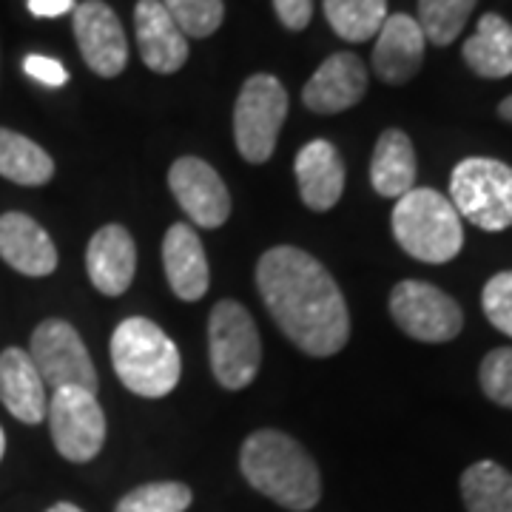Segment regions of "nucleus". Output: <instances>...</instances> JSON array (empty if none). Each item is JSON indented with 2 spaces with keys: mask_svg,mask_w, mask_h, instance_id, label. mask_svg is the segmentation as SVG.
<instances>
[{
  "mask_svg": "<svg viewBox=\"0 0 512 512\" xmlns=\"http://www.w3.org/2000/svg\"><path fill=\"white\" fill-rule=\"evenodd\" d=\"M256 288L282 333L308 356H333L348 345V302L333 276L293 245L265 251L256 265Z\"/></svg>",
  "mask_w": 512,
  "mask_h": 512,
  "instance_id": "nucleus-1",
  "label": "nucleus"
},
{
  "mask_svg": "<svg viewBox=\"0 0 512 512\" xmlns=\"http://www.w3.org/2000/svg\"><path fill=\"white\" fill-rule=\"evenodd\" d=\"M239 470L256 493L279 507L308 512L322 498V476L311 453L282 430H256L239 450Z\"/></svg>",
  "mask_w": 512,
  "mask_h": 512,
  "instance_id": "nucleus-2",
  "label": "nucleus"
},
{
  "mask_svg": "<svg viewBox=\"0 0 512 512\" xmlns=\"http://www.w3.org/2000/svg\"><path fill=\"white\" fill-rule=\"evenodd\" d=\"M111 365L120 382L143 399L168 396L183 373L177 345L143 316H131L117 325L111 336Z\"/></svg>",
  "mask_w": 512,
  "mask_h": 512,
  "instance_id": "nucleus-3",
  "label": "nucleus"
},
{
  "mask_svg": "<svg viewBox=\"0 0 512 512\" xmlns=\"http://www.w3.org/2000/svg\"><path fill=\"white\" fill-rule=\"evenodd\" d=\"M393 237L410 254L427 265H444L461 254L464 231L453 202L433 188H413L399 197L393 208Z\"/></svg>",
  "mask_w": 512,
  "mask_h": 512,
  "instance_id": "nucleus-4",
  "label": "nucleus"
},
{
  "mask_svg": "<svg viewBox=\"0 0 512 512\" xmlns=\"http://www.w3.org/2000/svg\"><path fill=\"white\" fill-rule=\"evenodd\" d=\"M450 202L458 217L481 231H507L512 225V168L490 157H467L453 168Z\"/></svg>",
  "mask_w": 512,
  "mask_h": 512,
  "instance_id": "nucleus-5",
  "label": "nucleus"
},
{
  "mask_svg": "<svg viewBox=\"0 0 512 512\" xmlns=\"http://www.w3.org/2000/svg\"><path fill=\"white\" fill-rule=\"evenodd\" d=\"M208 356L211 370L225 390H242L259 373V330L254 316L234 299L217 302L208 316Z\"/></svg>",
  "mask_w": 512,
  "mask_h": 512,
  "instance_id": "nucleus-6",
  "label": "nucleus"
},
{
  "mask_svg": "<svg viewBox=\"0 0 512 512\" xmlns=\"http://www.w3.org/2000/svg\"><path fill=\"white\" fill-rule=\"evenodd\" d=\"M285 117L288 92L274 74L248 77L234 106V140L239 154L254 165L268 163Z\"/></svg>",
  "mask_w": 512,
  "mask_h": 512,
  "instance_id": "nucleus-7",
  "label": "nucleus"
},
{
  "mask_svg": "<svg viewBox=\"0 0 512 512\" xmlns=\"http://www.w3.org/2000/svg\"><path fill=\"white\" fill-rule=\"evenodd\" d=\"M390 316L407 336L427 345L450 342L464 328V313L456 299L419 279H404L393 288Z\"/></svg>",
  "mask_w": 512,
  "mask_h": 512,
  "instance_id": "nucleus-8",
  "label": "nucleus"
},
{
  "mask_svg": "<svg viewBox=\"0 0 512 512\" xmlns=\"http://www.w3.org/2000/svg\"><path fill=\"white\" fill-rule=\"evenodd\" d=\"M29 356L43 384H49L52 390L80 387V390L97 393V367L80 333L69 322L63 319L40 322L32 333Z\"/></svg>",
  "mask_w": 512,
  "mask_h": 512,
  "instance_id": "nucleus-9",
  "label": "nucleus"
},
{
  "mask_svg": "<svg viewBox=\"0 0 512 512\" xmlns=\"http://www.w3.org/2000/svg\"><path fill=\"white\" fill-rule=\"evenodd\" d=\"M46 416H49L57 453L66 461L86 464L103 450L106 416L97 396L89 390H80V387L55 390L52 402L46 407Z\"/></svg>",
  "mask_w": 512,
  "mask_h": 512,
  "instance_id": "nucleus-10",
  "label": "nucleus"
},
{
  "mask_svg": "<svg viewBox=\"0 0 512 512\" xmlns=\"http://www.w3.org/2000/svg\"><path fill=\"white\" fill-rule=\"evenodd\" d=\"M74 37L86 66L100 77H117L128 63L123 23L103 0H83L74 6Z\"/></svg>",
  "mask_w": 512,
  "mask_h": 512,
  "instance_id": "nucleus-11",
  "label": "nucleus"
},
{
  "mask_svg": "<svg viewBox=\"0 0 512 512\" xmlns=\"http://www.w3.org/2000/svg\"><path fill=\"white\" fill-rule=\"evenodd\" d=\"M168 185L188 220L200 228H220L231 214V194L217 168L200 157H180L168 171Z\"/></svg>",
  "mask_w": 512,
  "mask_h": 512,
  "instance_id": "nucleus-12",
  "label": "nucleus"
},
{
  "mask_svg": "<svg viewBox=\"0 0 512 512\" xmlns=\"http://www.w3.org/2000/svg\"><path fill=\"white\" fill-rule=\"evenodd\" d=\"M367 92L365 63L353 52L330 55L302 89V103L316 114H339L353 109Z\"/></svg>",
  "mask_w": 512,
  "mask_h": 512,
  "instance_id": "nucleus-13",
  "label": "nucleus"
},
{
  "mask_svg": "<svg viewBox=\"0 0 512 512\" xmlns=\"http://www.w3.org/2000/svg\"><path fill=\"white\" fill-rule=\"evenodd\" d=\"M134 35L140 57L151 72L174 74L188 60V37L174 18L165 12L163 0H137L134 6Z\"/></svg>",
  "mask_w": 512,
  "mask_h": 512,
  "instance_id": "nucleus-14",
  "label": "nucleus"
},
{
  "mask_svg": "<svg viewBox=\"0 0 512 512\" xmlns=\"http://www.w3.org/2000/svg\"><path fill=\"white\" fill-rule=\"evenodd\" d=\"M427 37L421 32L419 20L410 15H387L373 49V72L390 86H402L419 74L424 63Z\"/></svg>",
  "mask_w": 512,
  "mask_h": 512,
  "instance_id": "nucleus-15",
  "label": "nucleus"
},
{
  "mask_svg": "<svg viewBox=\"0 0 512 512\" xmlns=\"http://www.w3.org/2000/svg\"><path fill=\"white\" fill-rule=\"evenodd\" d=\"M86 271L103 296L128 291L137 271V245L123 225H103L86 248Z\"/></svg>",
  "mask_w": 512,
  "mask_h": 512,
  "instance_id": "nucleus-16",
  "label": "nucleus"
},
{
  "mask_svg": "<svg viewBox=\"0 0 512 512\" xmlns=\"http://www.w3.org/2000/svg\"><path fill=\"white\" fill-rule=\"evenodd\" d=\"M0 259L23 276H49L57 268V248L29 214L9 211L0 217Z\"/></svg>",
  "mask_w": 512,
  "mask_h": 512,
  "instance_id": "nucleus-17",
  "label": "nucleus"
},
{
  "mask_svg": "<svg viewBox=\"0 0 512 512\" xmlns=\"http://www.w3.org/2000/svg\"><path fill=\"white\" fill-rule=\"evenodd\" d=\"M299 197L311 211H330L345 191V163L328 140H313L296 154Z\"/></svg>",
  "mask_w": 512,
  "mask_h": 512,
  "instance_id": "nucleus-18",
  "label": "nucleus"
},
{
  "mask_svg": "<svg viewBox=\"0 0 512 512\" xmlns=\"http://www.w3.org/2000/svg\"><path fill=\"white\" fill-rule=\"evenodd\" d=\"M163 265L171 291L183 302H197L208 291L211 271L197 231L185 222H174L163 239Z\"/></svg>",
  "mask_w": 512,
  "mask_h": 512,
  "instance_id": "nucleus-19",
  "label": "nucleus"
},
{
  "mask_svg": "<svg viewBox=\"0 0 512 512\" xmlns=\"http://www.w3.org/2000/svg\"><path fill=\"white\" fill-rule=\"evenodd\" d=\"M0 402L23 424L46 419V384L26 350L9 348L0 353Z\"/></svg>",
  "mask_w": 512,
  "mask_h": 512,
  "instance_id": "nucleus-20",
  "label": "nucleus"
},
{
  "mask_svg": "<svg viewBox=\"0 0 512 512\" xmlns=\"http://www.w3.org/2000/svg\"><path fill=\"white\" fill-rule=\"evenodd\" d=\"M370 183L379 197L399 200L416 188V151L402 128H387L370 163Z\"/></svg>",
  "mask_w": 512,
  "mask_h": 512,
  "instance_id": "nucleus-21",
  "label": "nucleus"
},
{
  "mask_svg": "<svg viewBox=\"0 0 512 512\" xmlns=\"http://www.w3.org/2000/svg\"><path fill=\"white\" fill-rule=\"evenodd\" d=\"M464 63L487 80H501L512 74V26L501 15L487 12L478 20L476 35L461 49Z\"/></svg>",
  "mask_w": 512,
  "mask_h": 512,
  "instance_id": "nucleus-22",
  "label": "nucleus"
},
{
  "mask_svg": "<svg viewBox=\"0 0 512 512\" xmlns=\"http://www.w3.org/2000/svg\"><path fill=\"white\" fill-rule=\"evenodd\" d=\"M0 177L18 185H46L55 177V160L35 140L0 128Z\"/></svg>",
  "mask_w": 512,
  "mask_h": 512,
  "instance_id": "nucleus-23",
  "label": "nucleus"
},
{
  "mask_svg": "<svg viewBox=\"0 0 512 512\" xmlns=\"http://www.w3.org/2000/svg\"><path fill=\"white\" fill-rule=\"evenodd\" d=\"M467 512H512V476L495 461H478L461 476Z\"/></svg>",
  "mask_w": 512,
  "mask_h": 512,
  "instance_id": "nucleus-24",
  "label": "nucleus"
},
{
  "mask_svg": "<svg viewBox=\"0 0 512 512\" xmlns=\"http://www.w3.org/2000/svg\"><path fill=\"white\" fill-rule=\"evenodd\" d=\"M325 18L342 40L365 43L387 20V0H325Z\"/></svg>",
  "mask_w": 512,
  "mask_h": 512,
  "instance_id": "nucleus-25",
  "label": "nucleus"
},
{
  "mask_svg": "<svg viewBox=\"0 0 512 512\" xmlns=\"http://www.w3.org/2000/svg\"><path fill=\"white\" fill-rule=\"evenodd\" d=\"M476 3L478 0H419L421 32L436 46H450L467 26Z\"/></svg>",
  "mask_w": 512,
  "mask_h": 512,
  "instance_id": "nucleus-26",
  "label": "nucleus"
},
{
  "mask_svg": "<svg viewBox=\"0 0 512 512\" xmlns=\"http://www.w3.org/2000/svg\"><path fill=\"white\" fill-rule=\"evenodd\" d=\"M191 498V490L180 481H154L123 495L114 512H185Z\"/></svg>",
  "mask_w": 512,
  "mask_h": 512,
  "instance_id": "nucleus-27",
  "label": "nucleus"
},
{
  "mask_svg": "<svg viewBox=\"0 0 512 512\" xmlns=\"http://www.w3.org/2000/svg\"><path fill=\"white\" fill-rule=\"evenodd\" d=\"M163 6L185 37H211L225 18L222 0H163Z\"/></svg>",
  "mask_w": 512,
  "mask_h": 512,
  "instance_id": "nucleus-28",
  "label": "nucleus"
},
{
  "mask_svg": "<svg viewBox=\"0 0 512 512\" xmlns=\"http://www.w3.org/2000/svg\"><path fill=\"white\" fill-rule=\"evenodd\" d=\"M478 379L490 402L512 407V348L490 350L481 362Z\"/></svg>",
  "mask_w": 512,
  "mask_h": 512,
  "instance_id": "nucleus-29",
  "label": "nucleus"
},
{
  "mask_svg": "<svg viewBox=\"0 0 512 512\" xmlns=\"http://www.w3.org/2000/svg\"><path fill=\"white\" fill-rule=\"evenodd\" d=\"M481 305L487 319L493 322V328L507 333L512 339V271L495 274L481 293Z\"/></svg>",
  "mask_w": 512,
  "mask_h": 512,
  "instance_id": "nucleus-30",
  "label": "nucleus"
},
{
  "mask_svg": "<svg viewBox=\"0 0 512 512\" xmlns=\"http://www.w3.org/2000/svg\"><path fill=\"white\" fill-rule=\"evenodd\" d=\"M23 72L29 74L32 80H37V83H43V86H52V89L69 83V72L63 69V63L55 60V57L29 55L23 60Z\"/></svg>",
  "mask_w": 512,
  "mask_h": 512,
  "instance_id": "nucleus-31",
  "label": "nucleus"
},
{
  "mask_svg": "<svg viewBox=\"0 0 512 512\" xmlns=\"http://www.w3.org/2000/svg\"><path fill=\"white\" fill-rule=\"evenodd\" d=\"M274 12L282 26L302 32L313 18V0H274Z\"/></svg>",
  "mask_w": 512,
  "mask_h": 512,
  "instance_id": "nucleus-32",
  "label": "nucleus"
},
{
  "mask_svg": "<svg viewBox=\"0 0 512 512\" xmlns=\"http://www.w3.org/2000/svg\"><path fill=\"white\" fill-rule=\"evenodd\" d=\"M72 9L74 0H29V12L35 18H60Z\"/></svg>",
  "mask_w": 512,
  "mask_h": 512,
  "instance_id": "nucleus-33",
  "label": "nucleus"
},
{
  "mask_svg": "<svg viewBox=\"0 0 512 512\" xmlns=\"http://www.w3.org/2000/svg\"><path fill=\"white\" fill-rule=\"evenodd\" d=\"M498 114H501V120L512 123V94L507 97V100H501V106H498Z\"/></svg>",
  "mask_w": 512,
  "mask_h": 512,
  "instance_id": "nucleus-34",
  "label": "nucleus"
},
{
  "mask_svg": "<svg viewBox=\"0 0 512 512\" xmlns=\"http://www.w3.org/2000/svg\"><path fill=\"white\" fill-rule=\"evenodd\" d=\"M46 512H83V510H80V507H74V504H69V501H60V504L49 507Z\"/></svg>",
  "mask_w": 512,
  "mask_h": 512,
  "instance_id": "nucleus-35",
  "label": "nucleus"
},
{
  "mask_svg": "<svg viewBox=\"0 0 512 512\" xmlns=\"http://www.w3.org/2000/svg\"><path fill=\"white\" fill-rule=\"evenodd\" d=\"M6 453V436H3V430H0V458Z\"/></svg>",
  "mask_w": 512,
  "mask_h": 512,
  "instance_id": "nucleus-36",
  "label": "nucleus"
}]
</instances>
